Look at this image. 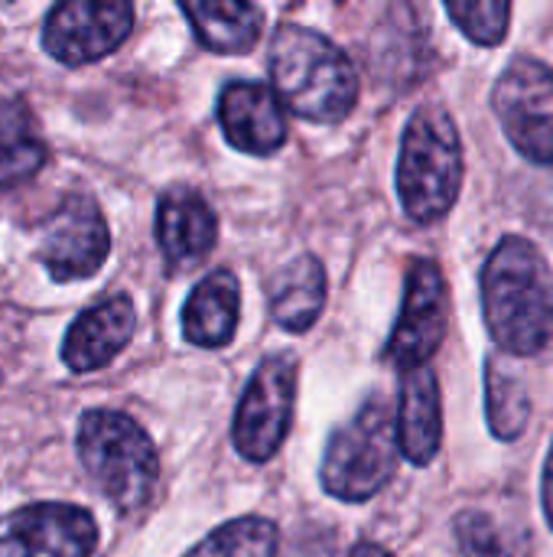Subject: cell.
I'll return each instance as SVG.
<instances>
[{"label":"cell","instance_id":"4fadbf2b","mask_svg":"<svg viewBox=\"0 0 553 557\" xmlns=\"http://www.w3.org/2000/svg\"><path fill=\"white\" fill-rule=\"evenodd\" d=\"M134 330H137V310L130 297L117 294L88 307L85 313L75 317V323L62 339L65 369L85 375L111 366L134 339Z\"/></svg>","mask_w":553,"mask_h":557},{"label":"cell","instance_id":"d4e9b609","mask_svg":"<svg viewBox=\"0 0 553 557\" xmlns=\"http://www.w3.org/2000/svg\"><path fill=\"white\" fill-rule=\"evenodd\" d=\"M349 557H394L388 548H381V545H375V542H362V545H355Z\"/></svg>","mask_w":553,"mask_h":557},{"label":"cell","instance_id":"9c48e42d","mask_svg":"<svg viewBox=\"0 0 553 557\" xmlns=\"http://www.w3.org/2000/svg\"><path fill=\"white\" fill-rule=\"evenodd\" d=\"M134 29V7L124 0H65L42 20V49L68 65H88L111 55Z\"/></svg>","mask_w":553,"mask_h":557},{"label":"cell","instance_id":"2e32d148","mask_svg":"<svg viewBox=\"0 0 553 557\" xmlns=\"http://www.w3.org/2000/svg\"><path fill=\"white\" fill-rule=\"evenodd\" d=\"M241 290L231 271H212L202 277L183 307V336L192 346L218 349L228 346L238 330Z\"/></svg>","mask_w":553,"mask_h":557},{"label":"cell","instance_id":"3957f363","mask_svg":"<svg viewBox=\"0 0 553 557\" xmlns=\"http://www.w3.org/2000/svg\"><path fill=\"white\" fill-rule=\"evenodd\" d=\"M75 444L85 473L121 516H137L150 506L160 483V457L130 414L111 408L85 411Z\"/></svg>","mask_w":553,"mask_h":557},{"label":"cell","instance_id":"7a4b0ae2","mask_svg":"<svg viewBox=\"0 0 553 557\" xmlns=\"http://www.w3.org/2000/svg\"><path fill=\"white\" fill-rule=\"evenodd\" d=\"M271 82L284 108L316 124H339L359 101L352 59L323 33L287 23L271 39Z\"/></svg>","mask_w":553,"mask_h":557},{"label":"cell","instance_id":"ba28073f","mask_svg":"<svg viewBox=\"0 0 553 557\" xmlns=\"http://www.w3.org/2000/svg\"><path fill=\"white\" fill-rule=\"evenodd\" d=\"M111 255V232L98 202L85 193L65 196L42 222L39 261L55 284L95 277Z\"/></svg>","mask_w":553,"mask_h":557},{"label":"cell","instance_id":"7c38bea8","mask_svg":"<svg viewBox=\"0 0 553 557\" xmlns=\"http://www.w3.org/2000/svg\"><path fill=\"white\" fill-rule=\"evenodd\" d=\"M218 124L225 140L251 157H267L287 144V111L274 85L228 82L218 95Z\"/></svg>","mask_w":553,"mask_h":557},{"label":"cell","instance_id":"9a60e30c","mask_svg":"<svg viewBox=\"0 0 553 557\" xmlns=\"http://www.w3.org/2000/svg\"><path fill=\"white\" fill-rule=\"evenodd\" d=\"M394 428H398V447L414 467L433 463L443 444V405H440V382L433 369H414L401 375Z\"/></svg>","mask_w":553,"mask_h":557},{"label":"cell","instance_id":"ffe728a7","mask_svg":"<svg viewBox=\"0 0 553 557\" xmlns=\"http://www.w3.org/2000/svg\"><path fill=\"white\" fill-rule=\"evenodd\" d=\"M486 411L492 434L505 444L518 441L531 418V398L525 385L505 366H499V359H489L486 366Z\"/></svg>","mask_w":553,"mask_h":557},{"label":"cell","instance_id":"d6986e66","mask_svg":"<svg viewBox=\"0 0 553 557\" xmlns=\"http://www.w3.org/2000/svg\"><path fill=\"white\" fill-rule=\"evenodd\" d=\"M49 160V147L39 137L36 117L20 98L0 101V189L26 183Z\"/></svg>","mask_w":553,"mask_h":557},{"label":"cell","instance_id":"5b68a950","mask_svg":"<svg viewBox=\"0 0 553 557\" xmlns=\"http://www.w3.org/2000/svg\"><path fill=\"white\" fill-rule=\"evenodd\" d=\"M398 428L385 398H372L339 428L323 457V490L342 503H368L378 496L398 467Z\"/></svg>","mask_w":553,"mask_h":557},{"label":"cell","instance_id":"cb8c5ba5","mask_svg":"<svg viewBox=\"0 0 553 557\" xmlns=\"http://www.w3.org/2000/svg\"><path fill=\"white\" fill-rule=\"evenodd\" d=\"M541 496H544V516L553 529V444L551 454H548V463H544V480H541Z\"/></svg>","mask_w":553,"mask_h":557},{"label":"cell","instance_id":"484cf974","mask_svg":"<svg viewBox=\"0 0 553 557\" xmlns=\"http://www.w3.org/2000/svg\"><path fill=\"white\" fill-rule=\"evenodd\" d=\"M0 382H3V375H0Z\"/></svg>","mask_w":553,"mask_h":557},{"label":"cell","instance_id":"603a6c76","mask_svg":"<svg viewBox=\"0 0 553 557\" xmlns=\"http://www.w3.org/2000/svg\"><path fill=\"white\" fill-rule=\"evenodd\" d=\"M456 539H460V557H502L492 519L482 512H463L456 519Z\"/></svg>","mask_w":553,"mask_h":557},{"label":"cell","instance_id":"ac0fdd59","mask_svg":"<svg viewBox=\"0 0 553 557\" xmlns=\"http://www.w3.org/2000/svg\"><path fill=\"white\" fill-rule=\"evenodd\" d=\"M186 20L192 23L202 46L222 55L251 52L261 39L264 10L244 0H205V3H183Z\"/></svg>","mask_w":553,"mask_h":557},{"label":"cell","instance_id":"30bf717a","mask_svg":"<svg viewBox=\"0 0 553 557\" xmlns=\"http://www.w3.org/2000/svg\"><path fill=\"white\" fill-rule=\"evenodd\" d=\"M98 522L72 503H33L0 516V557H91Z\"/></svg>","mask_w":553,"mask_h":557},{"label":"cell","instance_id":"8992f818","mask_svg":"<svg viewBox=\"0 0 553 557\" xmlns=\"http://www.w3.org/2000/svg\"><path fill=\"white\" fill-rule=\"evenodd\" d=\"M297 375V359L290 352H277L267 356L244 385L231 424V441L248 463H267L284 447L293 424Z\"/></svg>","mask_w":553,"mask_h":557},{"label":"cell","instance_id":"52a82bcc","mask_svg":"<svg viewBox=\"0 0 553 557\" xmlns=\"http://www.w3.org/2000/svg\"><path fill=\"white\" fill-rule=\"evenodd\" d=\"M492 108L515 150L538 163H553V72L535 55H515L492 88Z\"/></svg>","mask_w":553,"mask_h":557},{"label":"cell","instance_id":"8fae6325","mask_svg":"<svg viewBox=\"0 0 553 557\" xmlns=\"http://www.w3.org/2000/svg\"><path fill=\"white\" fill-rule=\"evenodd\" d=\"M443 336H447V281L433 261L417 258L407 271L401 320L391 330L385 356L401 372L427 369Z\"/></svg>","mask_w":553,"mask_h":557},{"label":"cell","instance_id":"277c9868","mask_svg":"<svg viewBox=\"0 0 553 557\" xmlns=\"http://www.w3.org/2000/svg\"><path fill=\"white\" fill-rule=\"evenodd\" d=\"M463 189V140L453 114L443 104H424L411 114L401 157L398 196L404 212L420 222H440Z\"/></svg>","mask_w":553,"mask_h":557},{"label":"cell","instance_id":"e0dca14e","mask_svg":"<svg viewBox=\"0 0 553 557\" xmlns=\"http://www.w3.org/2000/svg\"><path fill=\"white\" fill-rule=\"evenodd\" d=\"M271 313L277 326L290 333H306L326 307V268L316 255H300L287 261L267 287Z\"/></svg>","mask_w":553,"mask_h":557},{"label":"cell","instance_id":"7402d4cb","mask_svg":"<svg viewBox=\"0 0 553 557\" xmlns=\"http://www.w3.org/2000/svg\"><path fill=\"white\" fill-rule=\"evenodd\" d=\"M447 13L479 46H499L508 36L512 3L505 0H450Z\"/></svg>","mask_w":553,"mask_h":557},{"label":"cell","instance_id":"5bb4252c","mask_svg":"<svg viewBox=\"0 0 553 557\" xmlns=\"http://www.w3.org/2000/svg\"><path fill=\"white\" fill-rule=\"evenodd\" d=\"M218 242V219L192 186H169L156 202V245L173 271L196 268Z\"/></svg>","mask_w":553,"mask_h":557},{"label":"cell","instance_id":"6da1fadb","mask_svg":"<svg viewBox=\"0 0 553 557\" xmlns=\"http://www.w3.org/2000/svg\"><path fill=\"white\" fill-rule=\"evenodd\" d=\"M482 317L502 352L538 356L553 339V277L541 248L505 235L482 268Z\"/></svg>","mask_w":553,"mask_h":557},{"label":"cell","instance_id":"44dd1931","mask_svg":"<svg viewBox=\"0 0 553 557\" xmlns=\"http://www.w3.org/2000/svg\"><path fill=\"white\" fill-rule=\"evenodd\" d=\"M280 532L271 519L244 516L205 535L186 557H277Z\"/></svg>","mask_w":553,"mask_h":557}]
</instances>
